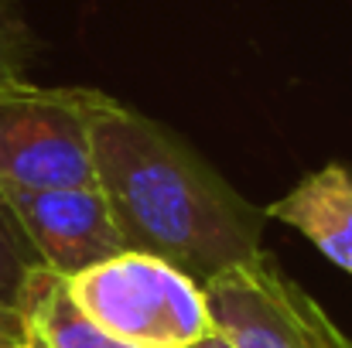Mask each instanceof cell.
Here are the masks:
<instances>
[{
  "label": "cell",
  "instance_id": "cell-1",
  "mask_svg": "<svg viewBox=\"0 0 352 348\" xmlns=\"http://www.w3.org/2000/svg\"><path fill=\"white\" fill-rule=\"evenodd\" d=\"M89 147L96 188L126 249L171 263L199 287L263 253L267 212L239 198L154 119L107 96L93 116Z\"/></svg>",
  "mask_w": 352,
  "mask_h": 348
},
{
  "label": "cell",
  "instance_id": "cell-2",
  "mask_svg": "<svg viewBox=\"0 0 352 348\" xmlns=\"http://www.w3.org/2000/svg\"><path fill=\"white\" fill-rule=\"evenodd\" d=\"M82 314L137 348H188L212 328L202 287L147 253H120L65 277Z\"/></svg>",
  "mask_w": 352,
  "mask_h": 348
},
{
  "label": "cell",
  "instance_id": "cell-3",
  "mask_svg": "<svg viewBox=\"0 0 352 348\" xmlns=\"http://www.w3.org/2000/svg\"><path fill=\"white\" fill-rule=\"evenodd\" d=\"M96 89H0V188H96L89 126Z\"/></svg>",
  "mask_w": 352,
  "mask_h": 348
},
{
  "label": "cell",
  "instance_id": "cell-4",
  "mask_svg": "<svg viewBox=\"0 0 352 348\" xmlns=\"http://www.w3.org/2000/svg\"><path fill=\"white\" fill-rule=\"evenodd\" d=\"M202 297L212 325L236 348H352L329 314L267 253L216 273L202 287Z\"/></svg>",
  "mask_w": 352,
  "mask_h": 348
},
{
  "label": "cell",
  "instance_id": "cell-5",
  "mask_svg": "<svg viewBox=\"0 0 352 348\" xmlns=\"http://www.w3.org/2000/svg\"><path fill=\"white\" fill-rule=\"evenodd\" d=\"M0 198L41 266L62 277L126 253L100 188H0Z\"/></svg>",
  "mask_w": 352,
  "mask_h": 348
},
{
  "label": "cell",
  "instance_id": "cell-6",
  "mask_svg": "<svg viewBox=\"0 0 352 348\" xmlns=\"http://www.w3.org/2000/svg\"><path fill=\"white\" fill-rule=\"evenodd\" d=\"M267 219L298 229L322 256L352 273V174L342 164L308 174L294 192L267 209Z\"/></svg>",
  "mask_w": 352,
  "mask_h": 348
},
{
  "label": "cell",
  "instance_id": "cell-7",
  "mask_svg": "<svg viewBox=\"0 0 352 348\" xmlns=\"http://www.w3.org/2000/svg\"><path fill=\"white\" fill-rule=\"evenodd\" d=\"M17 314L41 348H137L93 325L72 301L69 280L48 266H34L28 273Z\"/></svg>",
  "mask_w": 352,
  "mask_h": 348
},
{
  "label": "cell",
  "instance_id": "cell-8",
  "mask_svg": "<svg viewBox=\"0 0 352 348\" xmlns=\"http://www.w3.org/2000/svg\"><path fill=\"white\" fill-rule=\"evenodd\" d=\"M34 266H41L38 253L31 249L28 235L21 232V226L10 216V209L0 198V308L17 311L24 280Z\"/></svg>",
  "mask_w": 352,
  "mask_h": 348
},
{
  "label": "cell",
  "instance_id": "cell-9",
  "mask_svg": "<svg viewBox=\"0 0 352 348\" xmlns=\"http://www.w3.org/2000/svg\"><path fill=\"white\" fill-rule=\"evenodd\" d=\"M31 51H34V41L14 0H0V89L28 82L24 76L31 65Z\"/></svg>",
  "mask_w": 352,
  "mask_h": 348
},
{
  "label": "cell",
  "instance_id": "cell-10",
  "mask_svg": "<svg viewBox=\"0 0 352 348\" xmlns=\"http://www.w3.org/2000/svg\"><path fill=\"white\" fill-rule=\"evenodd\" d=\"M31 335H28V325L17 311L10 308H0V348H10V345H28Z\"/></svg>",
  "mask_w": 352,
  "mask_h": 348
},
{
  "label": "cell",
  "instance_id": "cell-11",
  "mask_svg": "<svg viewBox=\"0 0 352 348\" xmlns=\"http://www.w3.org/2000/svg\"><path fill=\"white\" fill-rule=\"evenodd\" d=\"M188 348H236V345H233V338H230V335H223V332L212 325L206 335H199V338H195Z\"/></svg>",
  "mask_w": 352,
  "mask_h": 348
},
{
  "label": "cell",
  "instance_id": "cell-12",
  "mask_svg": "<svg viewBox=\"0 0 352 348\" xmlns=\"http://www.w3.org/2000/svg\"><path fill=\"white\" fill-rule=\"evenodd\" d=\"M28 335H31V332H28ZM10 348H41V345H38V342H34V338H31V342H28V345H10Z\"/></svg>",
  "mask_w": 352,
  "mask_h": 348
}]
</instances>
